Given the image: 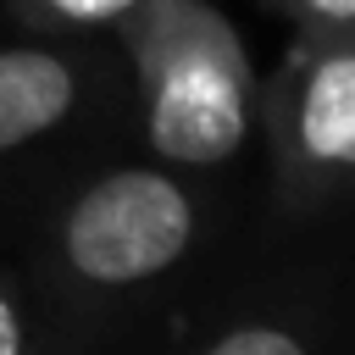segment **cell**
<instances>
[{
  "label": "cell",
  "mask_w": 355,
  "mask_h": 355,
  "mask_svg": "<svg viewBox=\"0 0 355 355\" xmlns=\"http://www.w3.org/2000/svg\"><path fill=\"white\" fill-rule=\"evenodd\" d=\"M272 6L294 17L300 39H322V33H349L355 28V0H272Z\"/></svg>",
  "instance_id": "6"
},
{
  "label": "cell",
  "mask_w": 355,
  "mask_h": 355,
  "mask_svg": "<svg viewBox=\"0 0 355 355\" xmlns=\"http://www.w3.org/2000/svg\"><path fill=\"white\" fill-rule=\"evenodd\" d=\"M277 144L294 183H355V28L300 39L277 94Z\"/></svg>",
  "instance_id": "3"
},
{
  "label": "cell",
  "mask_w": 355,
  "mask_h": 355,
  "mask_svg": "<svg viewBox=\"0 0 355 355\" xmlns=\"http://www.w3.org/2000/svg\"><path fill=\"white\" fill-rule=\"evenodd\" d=\"M189 239H194V200L183 194L178 178L150 166L105 172L72 200L61 222L67 266L94 288H133L172 272Z\"/></svg>",
  "instance_id": "2"
},
{
  "label": "cell",
  "mask_w": 355,
  "mask_h": 355,
  "mask_svg": "<svg viewBox=\"0 0 355 355\" xmlns=\"http://www.w3.org/2000/svg\"><path fill=\"white\" fill-rule=\"evenodd\" d=\"M305 338L283 327H227L211 338V355H300Z\"/></svg>",
  "instance_id": "7"
},
{
  "label": "cell",
  "mask_w": 355,
  "mask_h": 355,
  "mask_svg": "<svg viewBox=\"0 0 355 355\" xmlns=\"http://www.w3.org/2000/svg\"><path fill=\"white\" fill-rule=\"evenodd\" d=\"M11 6L33 28H100V22H122L139 0H11Z\"/></svg>",
  "instance_id": "5"
},
{
  "label": "cell",
  "mask_w": 355,
  "mask_h": 355,
  "mask_svg": "<svg viewBox=\"0 0 355 355\" xmlns=\"http://www.w3.org/2000/svg\"><path fill=\"white\" fill-rule=\"evenodd\" d=\"M72 105H78V72L67 55L39 44L0 50V155L61 128Z\"/></svg>",
  "instance_id": "4"
},
{
  "label": "cell",
  "mask_w": 355,
  "mask_h": 355,
  "mask_svg": "<svg viewBox=\"0 0 355 355\" xmlns=\"http://www.w3.org/2000/svg\"><path fill=\"white\" fill-rule=\"evenodd\" d=\"M150 150L178 166L239 155L255 128V67L211 0H139L122 17Z\"/></svg>",
  "instance_id": "1"
},
{
  "label": "cell",
  "mask_w": 355,
  "mask_h": 355,
  "mask_svg": "<svg viewBox=\"0 0 355 355\" xmlns=\"http://www.w3.org/2000/svg\"><path fill=\"white\" fill-rule=\"evenodd\" d=\"M28 344V333H22V316H17V305L0 294V355H17Z\"/></svg>",
  "instance_id": "8"
}]
</instances>
